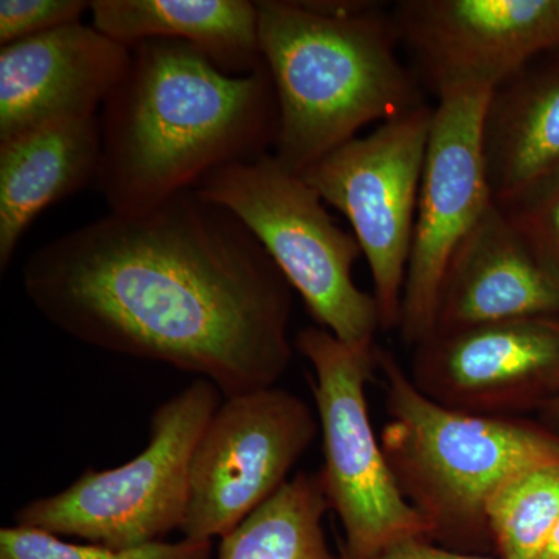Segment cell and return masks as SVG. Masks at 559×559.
<instances>
[{"instance_id": "9", "label": "cell", "mask_w": 559, "mask_h": 559, "mask_svg": "<svg viewBox=\"0 0 559 559\" xmlns=\"http://www.w3.org/2000/svg\"><path fill=\"white\" fill-rule=\"evenodd\" d=\"M319 429L311 407L286 389L224 400L191 460L183 538H224L248 520L290 479Z\"/></svg>"}, {"instance_id": "15", "label": "cell", "mask_w": 559, "mask_h": 559, "mask_svg": "<svg viewBox=\"0 0 559 559\" xmlns=\"http://www.w3.org/2000/svg\"><path fill=\"white\" fill-rule=\"evenodd\" d=\"M481 146L492 202L507 207L559 176V50L492 87Z\"/></svg>"}, {"instance_id": "17", "label": "cell", "mask_w": 559, "mask_h": 559, "mask_svg": "<svg viewBox=\"0 0 559 559\" xmlns=\"http://www.w3.org/2000/svg\"><path fill=\"white\" fill-rule=\"evenodd\" d=\"M94 27L121 46L180 40L229 75L263 68L259 9L249 0H95Z\"/></svg>"}, {"instance_id": "10", "label": "cell", "mask_w": 559, "mask_h": 559, "mask_svg": "<svg viewBox=\"0 0 559 559\" xmlns=\"http://www.w3.org/2000/svg\"><path fill=\"white\" fill-rule=\"evenodd\" d=\"M491 91L448 92L433 106L401 304L399 330L411 348L432 336L441 280L452 253L492 204L481 146Z\"/></svg>"}, {"instance_id": "14", "label": "cell", "mask_w": 559, "mask_h": 559, "mask_svg": "<svg viewBox=\"0 0 559 559\" xmlns=\"http://www.w3.org/2000/svg\"><path fill=\"white\" fill-rule=\"evenodd\" d=\"M535 316H559V280L492 202L452 253L433 333Z\"/></svg>"}, {"instance_id": "25", "label": "cell", "mask_w": 559, "mask_h": 559, "mask_svg": "<svg viewBox=\"0 0 559 559\" xmlns=\"http://www.w3.org/2000/svg\"><path fill=\"white\" fill-rule=\"evenodd\" d=\"M540 559H559V516Z\"/></svg>"}, {"instance_id": "19", "label": "cell", "mask_w": 559, "mask_h": 559, "mask_svg": "<svg viewBox=\"0 0 559 559\" xmlns=\"http://www.w3.org/2000/svg\"><path fill=\"white\" fill-rule=\"evenodd\" d=\"M487 516L495 557L540 559L559 516V465L525 469L503 481Z\"/></svg>"}, {"instance_id": "13", "label": "cell", "mask_w": 559, "mask_h": 559, "mask_svg": "<svg viewBox=\"0 0 559 559\" xmlns=\"http://www.w3.org/2000/svg\"><path fill=\"white\" fill-rule=\"evenodd\" d=\"M131 50L92 25H64L0 50V140L62 117L97 116Z\"/></svg>"}, {"instance_id": "20", "label": "cell", "mask_w": 559, "mask_h": 559, "mask_svg": "<svg viewBox=\"0 0 559 559\" xmlns=\"http://www.w3.org/2000/svg\"><path fill=\"white\" fill-rule=\"evenodd\" d=\"M213 540L183 538L132 549L102 544H73L46 530L14 525L0 530V559H210Z\"/></svg>"}, {"instance_id": "4", "label": "cell", "mask_w": 559, "mask_h": 559, "mask_svg": "<svg viewBox=\"0 0 559 559\" xmlns=\"http://www.w3.org/2000/svg\"><path fill=\"white\" fill-rule=\"evenodd\" d=\"M389 421L381 444L428 538L459 554L495 557L488 503L525 469L559 465V436L539 419L488 417L441 406L419 392L389 349L377 347Z\"/></svg>"}, {"instance_id": "21", "label": "cell", "mask_w": 559, "mask_h": 559, "mask_svg": "<svg viewBox=\"0 0 559 559\" xmlns=\"http://www.w3.org/2000/svg\"><path fill=\"white\" fill-rule=\"evenodd\" d=\"M500 209L540 263L559 280V176Z\"/></svg>"}, {"instance_id": "11", "label": "cell", "mask_w": 559, "mask_h": 559, "mask_svg": "<svg viewBox=\"0 0 559 559\" xmlns=\"http://www.w3.org/2000/svg\"><path fill=\"white\" fill-rule=\"evenodd\" d=\"M390 16L418 80L437 98L492 90L559 50V0H401Z\"/></svg>"}, {"instance_id": "12", "label": "cell", "mask_w": 559, "mask_h": 559, "mask_svg": "<svg viewBox=\"0 0 559 559\" xmlns=\"http://www.w3.org/2000/svg\"><path fill=\"white\" fill-rule=\"evenodd\" d=\"M409 377L441 406L524 417L559 395V316L433 333L414 348Z\"/></svg>"}, {"instance_id": "1", "label": "cell", "mask_w": 559, "mask_h": 559, "mask_svg": "<svg viewBox=\"0 0 559 559\" xmlns=\"http://www.w3.org/2000/svg\"><path fill=\"white\" fill-rule=\"evenodd\" d=\"M24 288L73 340L198 374L224 399L274 388L296 348L288 280L234 213L194 190L40 246Z\"/></svg>"}, {"instance_id": "7", "label": "cell", "mask_w": 559, "mask_h": 559, "mask_svg": "<svg viewBox=\"0 0 559 559\" xmlns=\"http://www.w3.org/2000/svg\"><path fill=\"white\" fill-rule=\"evenodd\" d=\"M294 347L314 373L323 444L319 474L344 530L341 559H374L404 540L428 538L371 425L367 384L378 370V345L352 347L329 330L308 326L297 333Z\"/></svg>"}, {"instance_id": "16", "label": "cell", "mask_w": 559, "mask_h": 559, "mask_svg": "<svg viewBox=\"0 0 559 559\" xmlns=\"http://www.w3.org/2000/svg\"><path fill=\"white\" fill-rule=\"evenodd\" d=\"M100 117L47 121L0 140V271L44 209L97 180Z\"/></svg>"}, {"instance_id": "18", "label": "cell", "mask_w": 559, "mask_h": 559, "mask_svg": "<svg viewBox=\"0 0 559 559\" xmlns=\"http://www.w3.org/2000/svg\"><path fill=\"white\" fill-rule=\"evenodd\" d=\"M329 510L320 474L300 471L221 538L218 559H341L326 543Z\"/></svg>"}, {"instance_id": "2", "label": "cell", "mask_w": 559, "mask_h": 559, "mask_svg": "<svg viewBox=\"0 0 559 559\" xmlns=\"http://www.w3.org/2000/svg\"><path fill=\"white\" fill-rule=\"evenodd\" d=\"M102 106L98 190L109 212H139L193 190L210 173L274 150L278 106L266 66L235 76L170 39L131 47Z\"/></svg>"}, {"instance_id": "24", "label": "cell", "mask_w": 559, "mask_h": 559, "mask_svg": "<svg viewBox=\"0 0 559 559\" xmlns=\"http://www.w3.org/2000/svg\"><path fill=\"white\" fill-rule=\"evenodd\" d=\"M538 419L559 436V395L551 400L543 411H539Z\"/></svg>"}, {"instance_id": "6", "label": "cell", "mask_w": 559, "mask_h": 559, "mask_svg": "<svg viewBox=\"0 0 559 559\" xmlns=\"http://www.w3.org/2000/svg\"><path fill=\"white\" fill-rule=\"evenodd\" d=\"M221 403L218 388L198 378L157 407L148 447L138 457L84 471L69 488L17 510L16 524L112 549L160 543L183 527L191 460Z\"/></svg>"}, {"instance_id": "8", "label": "cell", "mask_w": 559, "mask_h": 559, "mask_svg": "<svg viewBox=\"0 0 559 559\" xmlns=\"http://www.w3.org/2000/svg\"><path fill=\"white\" fill-rule=\"evenodd\" d=\"M433 106L378 124L300 173L352 224L369 263L381 330H399Z\"/></svg>"}, {"instance_id": "23", "label": "cell", "mask_w": 559, "mask_h": 559, "mask_svg": "<svg viewBox=\"0 0 559 559\" xmlns=\"http://www.w3.org/2000/svg\"><path fill=\"white\" fill-rule=\"evenodd\" d=\"M374 559H499L498 557H484V555L459 554V551L444 549L429 538H414L404 540L382 551Z\"/></svg>"}, {"instance_id": "3", "label": "cell", "mask_w": 559, "mask_h": 559, "mask_svg": "<svg viewBox=\"0 0 559 559\" xmlns=\"http://www.w3.org/2000/svg\"><path fill=\"white\" fill-rule=\"evenodd\" d=\"M264 66L274 84V157L304 173L374 121L425 105L400 58L392 16L371 2L260 0Z\"/></svg>"}, {"instance_id": "22", "label": "cell", "mask_w": 559, "mask_h": 559, "mask_svg": "<svg viewBox=\"0 0 559 559\" xmlns=\"http://www.w3.org/2000/svg\"><path fill=\"white\" fill-rule=\"evenodd\" d=\"M91 2L83 0H2L0 2V46L79 24Z\"/></svg>"}, {"instance_id": "5", "label": "cell", "mask_w": 559, "mask_h": 559, "mask_svg": "<svg viewBox=\"0 0 559 559\" xmlns=\"http://www.w3.org/2000/svg\"><path fill=\"white\" fill-rule=\"evenodd\" d=\"M193 190L248 227L320 329L352 347L377 345V299L353 278L355 261L362 255L359 242L334 223L325 202L299 173L266 154L218 168Z\"/></svg>"}]
</instances>
